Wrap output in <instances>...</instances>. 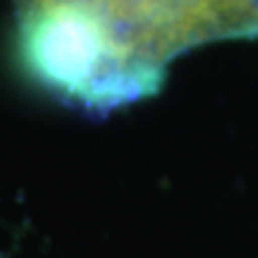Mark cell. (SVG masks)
<instances>
[{
  "instance_id": "1",
  "label": "cell",
  "mask_w": 258,
  "mask_h": 258,
  "mask_svg": "<svg viewBox=\"0 0 258 258\" xmlns=\"http://www.w3.org/2000/svg\"><path fill=\"white\" fill-rule=\"evenodd\" d=\"M12 3L34 77L89 108H115L153 93L167 64L196 46L258 38V0Z\"/></svg>"
}]
</instances>
